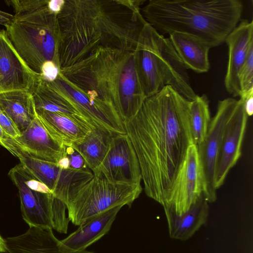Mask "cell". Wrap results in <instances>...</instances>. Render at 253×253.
I'll list each match as a JSON object with an SVG mask.
<instances>
[{
    "mask_svg": "<svg viewBox=\"0 0 253 253\" xmlns=\"http://www.w3.org/2000/svg\"><path fill=\"white\" fill-rule=\"evenodd\" d=\"M0 107L20 132L26 129L37 115L33 96L29 91L15 90L0 92Z\"/></svg>",
    "mask_w": 253,
    "mask_h": 253,
    "instance_id": "23",
    "label": "cell"
},
{
    "mask_svg": "<svg viewBox=\"0 0 253 253\" xmlns=\"http://www.w3.org/2000/svg\"></svg>",
    "mask_w": 253,
    "mask_h": 253,
    "instance_id": "36",
    "label": "cell"
},
{
    "mask_svg": "<svg viewBox=\"0 0 253 253\" xmlns=\"http://www.w3.org/2000/svg\"><path fill=\"white\" fill-rule=\"evenodd\" d=\"M142 191L141 185L112 183L93 174L77 187L65 204L70 221L80 226L91 217L114 207H130Z\"/></svg>",
    "mask_w": 253,
    "mask_h": 253,
    "instance_id": "8",
    "label": "cell"
},
{
    "mask_svg": "<svg viewBox=\"0 0 253 253\" xmlns=\"http://www.w3.org/2000/svg\"><path fill=\"white\" fill-rule=\"evenodd\" d=\"M133 50L99 47L60 72L91 99L115 110L123 123L132 120L146 96Z\"/></svg>",
    "mask_w": 253,
    "mask_h": 253,
    "instance_id": "3",
    "label": "cell"
},
{
    "mask_svg": "<svg viewBox=\"0 0 253 253\" xmlns=\"http://www.w3.org/2000/svg\"><path fill=\"white\" fill-rule=\"evenodd\" d=\"M0 145L17 157L27 170L37 180L45 185L54 196L67 201L71 193L93 175L88 169H63L56 163L32 157L9 142L6 138L0 140Z\"/></svg>",
    "mask_w": 253,
    "mask_h": 253,
    "instance_id": "9",
    "label": "cell"
},
{
    "mask_svg": "<svg viewBox=\"0 0 253 253\" xmlns=\"http://www.w3.org/2000/svg\"><path fill=\"white\" fill-rule=\"evenodd\" d=\"M8 137L5 133L1 126H0V140L4 139V138Z\"/></svg>",
    "mask_w": 253,
    "mask_h": 253,
    "instance_id": "35",
    "label": "cell"
},
{
    "mask_svg": "<svg viewBox=\"0 0 253 253\" xmlns=\"http://www.w3.org/2000/svg\"><path fill=\"white\" fill-rule=\"evenodd\" d=\"M169 39L187 69L198 73L209 71V53L211 47L208 43L194 36L183 33H172L169 34Z\"/></svg>",
    "mask_w": 253,
    "mask_h": 253,
    "instance_id": "21",
    "label": "cell"
},
{
    "mask_svg": "<svg viewBox=\"0 0 253 253\" xmlns=\"http://www.w3.org/2000/svg\"><path fill=\"white\" fill-rule=\"evenodd\" d=\"M243 7L240 0H150L141 13L162 35L188 34L212 48L225 42L240 21Z\"/></svg>",
    "mask_w": 253,
    "mask_h": 253,
    "instance_id": "4",
    "label": "cell"
},
{
    "mask_svg": "<svg viewBox=\"0 0 253 253\" xmlns=\"http://www.w3.org/2000/svg\"><path fill=\"white\" fill-rule=\"evenodd\" d=\"M48 4L33 11L14 14L4 26L15 50L40 78L52 67L60 69L57 14L49 9Z\"/></svg>",
    "mask_w": 253,
    "mask_h": 253,
    "instance_id": "6",
    "label": "cell"
},
{
    "mask_svg": "<svg viewBox=\"0 0 253 253\" xmlns=\"http://www.w3.org/2000/svg\"><path fill=\"white\" fill-rule=\"evenodd\" d=\"M112 136L107 132L93 128L84 139L70 147L82 155L86 167L93 174L107 153Z\"/></svg>",
    "mask_w": 253,
    "mask_h": 253,
    "instance_id": "24",
    "label": "cell"
},
{
    "mask_svg": "<svg viewBox=\"0 0 253 253\" xmlns=\"http://www.w3.org/2000/svg\"><path fill=\"white\" fill-rule=\"evenodd\" d=\"M170 238L186 241L190 239L207 221L210 209L204 197L183 214L177 215L164 210Z\"/></svg>",
    "mask_w": 253,
    "mask_h": 253,
    "instance_id": "22",
    "label": "cell"
},
{
    "mask_svg": "<svg viewBox=\"0 0 253 253\" xmlns=\"http://www.w3.org/2000/svg\"><path fill=\"white\" fill-rule=\"evenodd\" d=\"M190 102L167 85L146 98L135 116L124 123L138 160L145 193L161 205L193 144Z\"/></svg>",
    "mask_w": 253,
    "mask_h": 253,
    "instance_id": "1",
    "label": "cell"
},
{
    "mask_svg": "<svg viewBox=\"0 0 253 253\" xmlns=\"http://www.w3.org/2000/svg\"><path fill=\"white\" fill-rule=\"evenodd\" d=\"M93 174L100 175L112 183L141 185L139 163L126 133L111 137L107 153Z\"/></svg>",
    "mask_w": 253,
    "mask_h": 253,
    "instance_id": "13",
    "label": "cell"
},
{
    "mask_svg": "<svg viewBox=\"0 0 253 253\" xmlns=\"http://www.w3.org/2000/svg\"><path fill=\"white\" fill-rule=\"evenodd\" d=\"M36 111L51 135L66 146L82 140L94 128L79 116L44 110Z\"/></svg>",
    "mask_w": 253,
    "mask_h": 253,
    "instance_id": "20",
    "label": "cell"
},
{
    "mask_svg": "<svg viewBox=\"0 0 253 253\" xmlns=\"http://www.w3.org/2000/svg\"><path fill=\"white\" fill-rule=\"evenodd\" d=\"M48 82L94 128L112 135L126 133L124 123L115 111L91 99L60 72L54 81Z\"/></svg>",
    "mask_w": 253,
    "mask_h": 253,
    "instance_id": "11",
    "label": "cell"
},
{
    "mask_svg": "<svg viewBox=\"0 0 253 253\" xmlns=\"http://www.w3.org/2000/svg\"><path fill=\"white\" fill-rule=\"evenodd\" d=\"M8 175L18 190L22 218L29 227L67 233L70 221L63 202L20 163L11 169Z\"/></svg>",
    "mask_w": 253,
    "mask_h": 253,
    "instance_id": "7",
    "label": "cell"
},
{
    "mask_svg": "<svg viewBox=\"0 0 253 253\" xmlns=\"http://www.w3.org/2000/svg\"><path fill=\"white\" fill-rule=\"evenodd\" d=\"M203 196V182L196 146L191 144L174 180L165 191L162 206L180 215Z\"/></svg>",
    "mask_w": 253,
    "mask_h": 253,
    "instance_id": "12",
    "label": "cell"
},
{
    "mask_svg": "<svg viewBox=\"0 0 253 253\" xmlns=\"http://www.w3.org/2000/svg\"><path fill=\"white\" fill-rule=\"evenodd\" d=\"M49 0H9L5 2L11 6L15 14H21L34 11L46 5Z\"/></svg>",
    "mask_w": 253,
    "mask_h": 253,
    "instance_id": "27",
    "label": "cell"
},
{
    "mask_svg": "<svg viewBox=\"0 0 253 253\" xmlns=\"http://www.w3.org/2000/svg\"><path fill=\"white\" fill-rule=\"evenodd\" d=\"M0 126L8 137L15 138L21 134L15 124L0 107Z\"/></svg>",
    "mask_w": 253,
    "mask_h": 253,
    "instance_id": "28",
    "label": "cell"
},
{
    "mask_svg": "<svg viewBox=\"0 0 253 253\" xmlns=\"http://www.w3.org/2000/svg\"><path fill=\"white\" fill-rule=\"evenodd\" d=\"M57 165L63 169H68L70 168V162L68 157L66 154L63 156L57 163Z\"/></svg>",
    "mask_w": 253,
    "mask_h": 253,
    "instance_id": "33",
    "label": "cell"
},
{
    "mask_svg": "<svg viewBox=\"0 0 253 253\" xmlns=\"http://www.w3.org/2000/svg\"><path fill=\"white\" fill-rule=\"evenodd\" d=\"M123 206L114 207L89 218L68 237L60 240L62 249L68 252L85 250L110 231Z\"/></svg>",
    "mask_w": 253,
    "mask_h": 253,
    "instance_id": "18",
    "label": "cell"
},
{
    "mask_svg": "<svg viewBox=\"0 0 253 253\" xmlns=\"http://www.w3.org/2000/svg\"><path fill=\"white\" fill-rule=\"evenodd\" d=\"M65 0H49L48 6L53 12L58 14L61 10Z\"/></svg>",
    "mask_w": 253,
    "mask_h": 253,
    "instance_id": "31",
    "label": "cell"
},
{
    "mask_svg": "<svg viewBox=\"0 0 253 253\" xmlns=\"http://www.w3.org/2000/svg\"><path fill=\"white\" fill-rule=\"evenodd\" d=\"M209 99L203 94L190 102L189 127L193 143L197 147L204 141L211 122Z\"/></svg>",
    "mask_w": 253,
    "mask_h": 253,
    "instance_id": "25",
    "label": "cell"
},
{
    "mask_svg": "<svg viewBox=\"0 0 253 253\" xmlns=\"http://www.w3.org/2000/svg\"><path fill=\"white\" fill-rule=\"evenodd\" d=\"M134 53L138 77L146 98L167 85L190 101L197 97L187 69L169 39L147 22L140 33Z\"/></svg>",
    "mask_w": 253,
    "mask_h": 253,
    "instance_id": "5",
    "label": "cell"
},
{
    "mask_svg": "<svg viewBox=\"0 0 253 253\" xmlns=\"http://www.w3.org/2000/svg\"><path fill=\"white\" fill-rule=\"evenodd\" d=\"M65 146L66 154L69 159L70 169H82L87 168L83 157L79 153L71 147Z\"/></svg>",
    "mask_w": 253,
    "mask_h": 253,
    "instance_id": "29",
    "label": "cell"
},
{
    "mask_svg": "<svg viewBox=\"0 0 253 253\" xmlns=\"http://www.w3.org/2000/svg\"><path fill=\"white\" fill-rule=\"evenodd\" d=\"M240 99L243 101L247 115L248 117L251 116L253 114V92Z\"/></svg>",
    "mask_w": 253,
    "mask_h": 253,
    "instance_id": "30",
    "label": "cell"
},
{
    "mask_svg": "<svg viewBox=\"0 0 253 253\" xmlns=\"http://www.w3.org/2000/svg\"><path fill=\"white\" fill-rule=\"evenodd\" d=\"M238 100L227 98L218 102L214 116L211 120L204 141L196 147L202 174L203 196L209 203L216 200L215 171L218 154L226 125Z\"/></svg>",
    "mask_w": 253,
    "mask_h": 253,
    "instance_id": "10",
    "label": "cell"
},
{
    "mask_svg": "<svg viewBox=\"0 0 253 253\" xmlns=\"http://www.w3.org/2000/svg\"><path fill=\"white\" fill-rule=\"evenodd\" d=\"M240 98L253 92V44L250 47L246 59L238 74Z\"/></svg>",
    "mask_w": 253,
    "mask_h": 253,
    "instance_id": "26",
    "label": "cell"
},
{
    "mask_svg": "<svg viewBox=\"0 0 253 253\" xmlns=\"http://www.w3.org/2000/svg\"><path fill=\"white\" fill-rule=\"evenodd\" d=\"M13 15L0 10V25L5 26L12 20Z\"/></svg>",
    "mask_w": 253,
    "mask_h": 253,
    "instance_id": "32",
    "label": "cell"
},
{
    "mask_svg": "<svg viewBox=\"0 0 253 253\" xmlns=\"http://www.w3.org/2000/svg\"><path fill=\"white\" fill-rule=\"evenodd\" d=\"M141 0H65L57 14L60 70L99 47L135 49L147 23Z\"/></svg>",
    "mask_w": 253,
    "mask_h": 253,
    "instance_id": "2",
    "label": "cell"
},
{
    "mask_svg": "<svg viewBox=\"0 0 253 253\" xmlns=\"http://www.w3.org/2000/svg\"><path fill=\"white\" fill-rule=\"evenodd\" d=\"M6 138L29 155L39 159L57 164L65 154L66 146L51 135L37 114L19 136Z\"/></svg>",
    "mask_w": 253,
    "mask_h": 253,
    "instance_id": "16",
    "label": "cell"
},
{
    "mask_svg": "<svg viewBox=\"0 0 253 253\" xmlns=\"http://www.w3.org/2000/svg\"><path fill=\"white\" fill-rule=\"evenodd\" d=\"M248 118L243 101L240 99L223 135L215 171L216 190L223 185L230 170L241 157Z\"/></svg>",
    "mask_w": 253,
    "mask_h": 253,
    "instance_id": "15",
    "label": "cell"
},
{
    "mask_svg": "<svg viewBox=\"0 0 253 253\" xmlns=\"http://www.w3.org/2000/svg\"><path fill=\"white\" fill-rule=\"evenodd\" d=\"M225 42L228 48V60L224 85L234 97L240 96L238 74L253 44V21L243 19L227 36Z\"/></svg>",
    "mask_w": 253,
    "mask_h": 253,
    "instance_id": "17",
    "label": "cell"
},
{
    "mask_svg": "<svg viewBox=\"0 0 253 253\" xmlns=\"http://www.w3.org/2000/svg\"><path fill=\"white\" fill-rule=\"evenodd\" d=\"M40 79L15 50L5 30H0V93L23 90L32 93Z\"/></svg>",
    "mask_w": 253,
    "mask_h": 253,
    "instance_id": "14",
    "label": "cell"
},
{
    "mask_svg": "<svg viewBox=\"0 0 253 253\" xmlns=\"http://www.w3.org/2000/svg\"><path fill=\"white\" fill-rule=\"evenodd\" d=\"M5 240L9 253H95L86 250L73 252L63 250L60 240L49 228L29 227L25 233Z\"/></svg>",
    "mask_w": 253,
    "mask_h": 253,
    "instance_id": "19",
    "label": "cell"
},
{
    "mask_svg": "<svg viewBox=\"0 0 253 253\" xmlns=\"http://www.w3.org/2000/svg\"><path fill=\"white\" fill-rule=\"evenodd\" d=\"M7 252L6 242L0 234V253H5Z\"/></svg>",
    "mask_w": 253,
    "mask_h": 253,
    "instance_id": "34",
    "label": "cell"
}]
</instances>
